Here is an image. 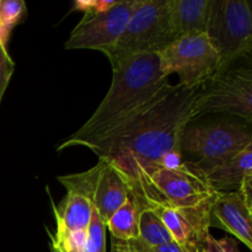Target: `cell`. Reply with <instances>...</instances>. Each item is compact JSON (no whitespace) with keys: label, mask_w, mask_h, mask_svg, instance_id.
<instances>
[{"label":"cell","mask_w":252,"mask_h":252,"mask_svg":"<svg viewBox=\"0 0 252 252\" xmlns=\"http://www.w3.org/2000/svg\"><path fill=\"white\" fill-rule=\"evenodd\" d=\"M199 90L172 85L142 115L88 149L98 159L112 162L130 189L159 169L165 155L181 152L185 129L196 120L194 105Z\"/></svg>","instance_id":"obj_1"},{"label":"cell","mask_w":252,"mask_h":252,"mask_svg":"<svg viewBox=\"0 0 252 252\" xmlns=\"http://www.w3.org/2000/svg\"><path fill=\"white\" fill-rule=\"evenodd\" d=\"M112 83L88 121L64 140L58 150L88 148L112 134L147 111L172 88L162 73L158 53H139L111 63Z\"/></svg>","instance_id":"obj_2"},{"label":"cell","mask_w":252,"mask_h":252,"mask_svg":"<svg viewBox=\"0 0 252 252\" xmlns=\"http://www.w3.org/2000/svg\"><path fill=\"white\" fill-rule=\"evenodd\" d=\"M252 139V125L226 117L208 122L192 121L185 129L181 153L196 158L192 164L208 174L245 150Z\"/></svg>","instance_id":"obj_3"},{"label":"cell","mask_w":252,"mask_h":252,"mask_svg":"<svg viewBox=\"0 0 252 252\" xmlns=\"http://www.w3.org/2000/svg\"><path fill=\"white\" fill-rule=\"evenodd\" d=\"M206 174L191 161L176 169L160 167L145 179L130 186L134 196L144 208L155 204H169L179 208L197 207L218 196Z\"/></svg>","instance_id":"obj_4"},{"label":"cell","mask_w":252,"mask_h":252,"mask_svg":"<svg viewBox=\"0 0 252 252\" xmlns=\"http://www.w3.org/2000/svg\"><path fill=\"white\" fill-rule=\"evenodd\" d=\"M194 115L196 120L221 115L252 125V56L235 61L202 86Z\"/></svg>","instance_id":"obj_5"},{"label":"cell","mask_w":252,"mask_h":252,"mask_svg":"<svg viewBox=\"0 0 252 252\" xmlns=\"http://www.w3.org/2000/svg\"><path fill=\"white\" fill-rule=\"evenodd\" d=\"M160 68L170 78L177 75L182 89H202L219 70L220 58L211 38L204 33L181 37L158 52Z\"/></svg>","instance_id":"obj_6"},{"label":"cell","mask_w":252,"mask_h":252,"mask_svg":"<svg viewBox=\"0 0 252 252\" xmlns=\"http://www.w3.org/2000/svg\"><path fill=\"white\" fill-rule=\"evenodd\" d=\"M171 42L170 0H137L125 32L107 58L112 63L133 54L158 53Z\"/></svg>","instance_id":"obj_7"},{"label":"cell","mask_w":252,"mask_h":252,"mask_svg":"<svg viewBox=\"0 0 252 252\" xmlns=\"http://www.w3.org/2000/svg\"><path fill=\"white\" fill-rule=\"evenodd\" d=\"M207 34L220 58L218 71L252 56V0H213Z\"/></svg>","instance_id":"obj_8"},{"label":"cell","mask_w":252,"mask_h":252,"mask_svg":"<svg viewBox=\"0 0 252 252\" xmlns=\"http://www.w3.org/2000/svg\"><path fill=\"white\" fill-rule=\"evenodd\" d=\"M137 0H121L105 12L85 14L65 42V49H91L106 57L125 32Z\"/></svg>","instance_id":"obj_9"},{"label":"cell","mask_w":252,"mask_h":252,"mask_svg":"<svg viewBox=\"0 0 252 252\" xmlns=\"http://www.w3.org/2000/svg\"><path fill=\"white\" fill-rule=\"evenodd\" d=\"M214 199L201 206L187 208L169 204H155L147 208H152L159 216L171 234L172 240L189 252H199L203 240L211 234V209Z\"/></svg>","instance_id":"obj_10"},{"label":"cell","mask_w":252,"mask_h":252,"mask_svg":"<svg viewBox=\"0 0 252 252\" xmlns=\"http://www.w3.org/2000/svg\"><path fill=\"white\" fill-rule=\"evenodd\" d=\"M211 223L233 235L252 252V213L240 191L218 193L212 204Z\"/></svg>","instance_id":"obj_11"},{"label":"cell","mask_w":252,"mask_h":252,"mask_svg":"<svg viewBox=\"0 0 252 252\" xmlns=\"http://www.w3.org/2000/svg\"><path fill=\"white\" fill-rule=\"evenodd\" d=\"M100 171L94 186L93 207L105 223L130 197V189L120 170L106 159H100Z\"/></svg>","instance_id":"obj_12"},{"label":"cell","mask_w":252,"mask_h":252,"mask_svg":"<svg viewBox=\"0 0 252 252\" xmlns=\"http://www.w3.org/2000/svg\"><path fill=\"white\" fill-rule=\"evenodd\" d=\"M213 0H170L172 38L204 33L208 27Z\"/></svg>","instance_id":"obj_13"},{"label":"cell","mask_w":252,"mask_h":252,"mask_svg":"<svg viewBox=\"0 0 252 252\" xmlns=\"http://www.w3.org/2000/svg\"><path fill=\"white\" fill-rule=\"evenodd\" d=\"M252 171V150H243L206 174L211 186L219 193L235 192L240 189L241 182Z\"/></svg>","instance_id":"obj_14"},{"label":"cell","mask_w":252,"mask_h":252,"mask_svg":"<svg viewBox=\"0 0 252 252\" xmlns=\"http://www.w3.org/2000/svg\"><path fill=\"white\" fill-rule=\"evenodd\" d=\"M57 228L69 231L88 230L93 203L88 197L75 191H68L59 208L53 204Z\"/></svg>","instance_id":"obj_15"},{"label":"cell","mask_w":252,"mask_h":252,"mask_svg":"<svg viewBox=\"0 0 252 252\" xmlns=\"http://www.w3.org/2000/svg\"><path fill=\"white\" fill-rule=\"evenodd\" d=\"M143 209V204L130 194L106 223L112 238L125 243L139 239V216Z\"/></svg>","instance_id":"obj_16"},{"label":"cell","mask_w":252,"mask_h":252,"mask_svg":"<svg viewBox=\"0 0 252 252\" xmlns=\"http://www.w3.org/2000/svg\"><path fill=\"white\" fill-rule=\"evenodd\" d=\"M139 240L150 248L172 241V236L152 208H144L139 216Z\"/></svg>","instance_id":"obj_17"},{"label":"cell","mask_w":252,"mask_h":252,"mask_svg":"<svg viewBox=\"0 0 252 252\" xmlns=\"http://www.w3.org/2000/svg\"><path fill=\"white\" fill-rule=\"evenodd\" d=\"M106 223L93 207L90 224L86 230L85 252H106Z\"/></svg>","instance_id":"obj_18"},{"label":"cell","mask_w":252,"mask_h":252,"mask_svg":"<svg viewBox=\"0 0 252 252\" xmlns=\"http://www.w3.org/2000/svg\"><path fill=\"white\" fill-rule=\"evenodd\" d=\"M26 12L22 0H0V24L11 33V30L21 21Z\"/></svg>","instance_id":"obj_19"},{"label":"cell","mask_w":252,"mask_h":252,"mask_svg":"<svg viewBox=\"0 0 252 252\" xmlns=\"http://www.w3.org/2000/svg\"><path fill=\"white\" fill-rule=\"evenodd\" d=\"M199 252H240L238 243L233 238L216 239L208 234L201 245Z\"/></svg>","instance_id":"obj_20"},{"label":"cell","mask_w":252,"mask_h":252,"mask_svg":"<svg viewBox=\"0 0 252 252\" xmlns=\"http://www.w3.org/2000/svg\"><path fill=\"white\" fill-rule=\"evenodd\" d=\"M15 70V63L9 56L6 47L0 43V102Z\"/></svg>","instance_id":"obj_21"},{"label":"cell","mask_w":252,"mask_h":252,"mask_svg":"<svg viewBox=\"0 0 252 252\" xmlns=\"http://www.w3.org/2000/svg\"><path fill=\"white\" fill-rule=\"evenodd\" d=\"M240 193L243 194L244 199L248 203V206H252V176H246L244 181L241 182Z\"/></svg>","instance_id":"obj_22"},{"label":"cell","mask_w":252,"mask_h":252,"mask_svg":"<svg viewBox=\"0 0 252 252\" xmlns=\"http://www.w3.org/2000/svg\"><path fill=\"white\" fill-rule=\"evenodd\" d=\"M153 252H189L187 249H185L184 246L179 245L176 241H170V243L162 244V245L155 246L152 248Z\"/></svg>","instance_id":"obj_23"},{"label":"cell","mask_w":252,"mask_h":252,"mask_svg":"<svg viewBox=\"0 0 252 252\" xmlns=\"http://www.w3.org/2000/svg\"><path fill=\"white\" fill-rule=\"evenodd\" d=\"M96 0H76L73 5V10L75 11H81L85 14H90L95 10Z\"/></svg>","instance_id":"obj_24"},{"label":"cell","mask_w":252,"mask_h":252,"mask_svg":"<svg viewBox=\"0 0 252 252\" xmlns=\"http://www.w3.org/2000/svg\"><path fill=\"white\" fill-rule=\"evenodd\" d=\"M9 37H10V32L7 31V30L5 29V27L2 26L1 24H0V43H1L2 46L6 47L7 39H9Z\"/></svg>","instance_id":"obj_25"},{"label":"cell","mask_w":252,"mask_h":252,"mask_svg":"<svg viewBox=\"0 0 252 252\" xmlns=\"http://www.w3.org/2000/svg\"><path fill=\"white\" fill-rule=\"evenodd\" d=\"M111 252H127L125 250V248L122 246L121 241L116 240L112 238V248H111Z\"/></svg>","instance_id":"obj_26"},{"label":"cell","mask_w":252,"mask_h":252,"mask_svg":"<svg viewBox=\"0 0 252 252\" xmlns=\"http://www.w3.org/2000/svg\"><path fill=\"white\" fill-rule=\"evenodd\" d=\"M52 248L56 249V250L58 251V252H83V251H78V250H61V249L56 248V246H54V245H52Z\"/></svg>","instance_id":"obj_27"},{"label":"cell","mask_w":252,"mask_h":252,"mask_svg":"<svg viewBox=\"0 0 252 252\" xmlns=\"http://www.w3.org/2000/svg\"><path fill=\"white\" fill-rule=\"evenodd\" d=\"M245 150H252V139H251V142L249 143V145H248V148H246Z\"/></svg>","instance_id":"obj_28"},{"label":"cell","mask_w":252,"mask_h":252,"mask_svg":"<svg viewBox=\"0 0 252 252\" xmlns=\"http://www.w3.org/2000/svg\"><path fill=\"white\" fill-rule=\"evenodd\" d=\"M52 252H58V251H57L54 248H52Z\"/></svg>","instance_id":"obj_29"},{"label":"cell","mask_w":252,"mask_h":252,"mask_svg":"<svg viewBox=\"0 0 252 252\" xmlns=\"http://www.w3.org/2000/svg\"><path fill=\"white\" fill-rule=\"evenodd\" d=\"M248 176H252V171L250 172V174H249V175H248Z\"/></svg>","instance_id":"obj_30"},{"label":"cell","mask_w":252,"mask_h":252,"mask_svg":"<svg viewBox=\"0 0 252 252\" xmlns=\"http://www.w3.org/2000/svg\"><path fill=\"white\" fill-rule=\"evenodd\" d=\"M250 211H251V213H252V206H250Z\"/></svg>","instance_id":"obj_31"}]
</instances>
